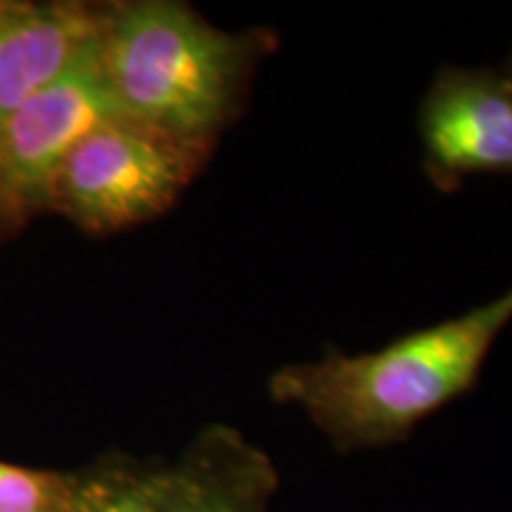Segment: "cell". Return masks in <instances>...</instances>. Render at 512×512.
Listing matches in <instances>:
<instances>
[{"label": "cell", "mask_w": 512, "mask_h": 512, "mask_svg": "<svg viewBox=\"0 0 512 512\" xmlns=\"http://www.w3.org/2000/svg\"><path fill=\"white\" fill-rule=\"evenodd\" d=\"M512 320V287L463 316L415 330L363 354L328 351L275 370L268 389L302 408L339 446H380L475 387Z\"/></svg>", "instance_id": "1"}, {"label": "cell", "mask_w": 512, "mask_h": 512, "mask_svg": "<svg viewBox=\"0 0 512 512\" xmlns=\"http://www.w3.org/2000/svg\"><path fill=\"white\" fill-rule=\"evenodd\" d=\"M119 107L100 67V43L74 69L0 117V240L50 207L64 159Z\"/></svg>", "instance_id": "4"}, {"label": "cell", "mask_w": 512, "mask_h": 512, "mask_svg": "<svg viewBox=\"0 0 512 512\" xmlns=\"http://www.w3.org/2000/svg\"><path fill=\"white\" fill-rule=\"evenodd\" d=\"M72 501L60 477L0 463V512H69Z\"/></svg>", "instance_id": "8"}, {"label": "cell", "mask_w": 512, "mask_h": 512, "mask_svg": "<svg viewBox=\"0 0 512 512\" xmlns=\"http://www.w3.org/2000/svg\"><path fill=\"white\" fill-rule=\"evenodd\" d=\"M505 74H508L510 79H512V57H510V62H508V69H505Z\"/></svg>", "instance_id": "10"}, {"label": "cell", "mask_w": 512, "mask_h": 512, "mask_svg": "<svg viewBox=\"0 0 512 512\" xmlns=\"http://www.w3.org/2000/svg\"><path fill=\"white\" fill-rule=\"evenodd\" d=\"M273 48L266 29H219L178 0H128L105 5L100 67L124 117L214 150Z\"/></svg>", "instance_id": "2"}, {"label": "cell", "mask_w": 512, "mask_h": 512, "mask_svg": "<svg viewBox=\"0 0 512 512\" xmlns=\"http://www.w3.org/2000/svg\"><path fill=\"white\" fill-rule=\"evenodd\" d=\"M422 166L439 190L477 174H512V79L494 69H439L420 105Z\"/></svg>", "instance_id": "5"}, {"label": "cell", "mask_w": 512, "mask_h": 512, "mask_svg": "<svg viewBox=\"0 0 512 512\" xmlns=\"http://www.w3.org/2000/svg\"><path fill=\"white\" fill-rule=\"evenodd\" d=\"M69 512H157V486L102 484L74 498Z\"/></svg>", "instance_id": "9"}, {"label": "cell", "mask_w": 512, "mask_h": 512, "mask_svg": "<svg viewBox=\"0 0 512 512\" xmlns=\"http://www.w3.org/2000/svg\"><path fill=\"white\" fill-rule=\"evenodd\" d=\"M209 157V147L117 114L64 159L48 211L88 235L121 233L174 207Z\"/></svg>", "instance_id": "3"}, {"label": "cell", "mask_w": 512, "mask_h": 512, "mask_svg": "<svg viewBox=\"0 0 512 512\" xmlns=\"http://www.w3.org/2000/svg\"><path fill=\"white\" fill-rule=\"evenodd\" d=\"M105 5L0 0V117L98 48Z\"/></svg>", "instance_id": "6"}, {"label": "cell", "mask_w": 512, "mask_h": 512, "mask_svg": "<svg viewBox=\"0 0 512 512\" xmlns=\"http://www.w3.org/2000/svg\"><path fill=\"white\" fill-rule=\"evenodd\" d=\"M256 463L247 460L240 477L230 482H188L157 486V512H252L256 484Z\"/></svg>", "instance_id": "7"}]
</instances>
